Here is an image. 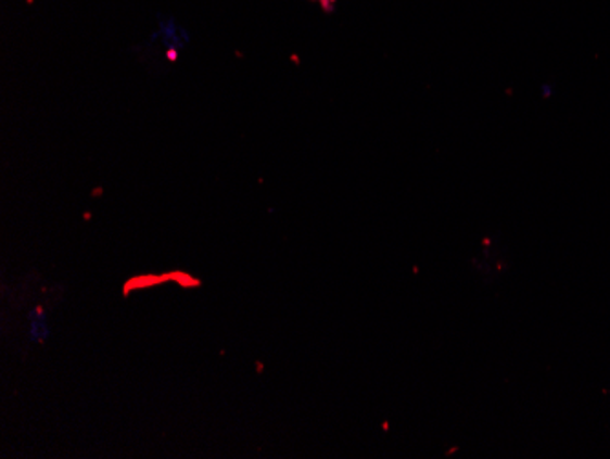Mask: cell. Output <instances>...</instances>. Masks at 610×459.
Returning <instances> with one entry per match:
<instances>
[{
    "instance_id": "obj_1",
    "label": "cell",
    "mask_w": 610,
    "mask_h": 459,
    "mask_svg": "<svg viewBox=\"0 0 610 459\" xmlns=\"http://www.w3.org/2000/svg\"><path fill=\"white\" fill-rule=\"evenodd\" d=\"M28 335L31 343H45L50 337V324H48V317L41 306L31 309L28 314Z\"/></svg>"
}]
</instances>
